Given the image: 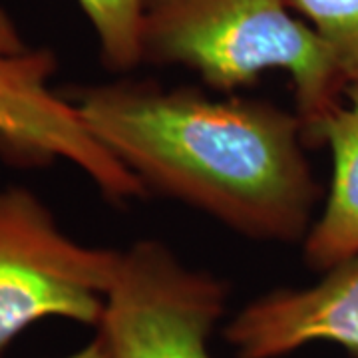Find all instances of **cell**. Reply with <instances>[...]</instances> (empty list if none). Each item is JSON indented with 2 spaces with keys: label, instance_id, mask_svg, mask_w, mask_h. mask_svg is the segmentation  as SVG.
Instances as JSON below:
<instances>
[{
  "label": "cell",
  "instance_id": "6da1fadb",
  "mask_svg": "<svg viewBox=\"0 0 358 358\" xmlns=\"http://www.w3.org/2000/svg\"><path fill=\"white\" fill-rule=\"evenodd\" d=\"M90 131L150 193L265 243H303L319 183L296 112L145 78L74 88Z\"/></svg>",
  "mask_w": 358,
  "mask_h": 358
},
{
  "label": "cell",
  "instance_id": "7a4b0ae2",
  "mask_svg": "<svg viewBox=\"0 0 358 358\" xmlns=\"http://www.w3.org/2000/svg\"><path fill=\"white\" fill-rule=\"evenodd\" d=\"M140 56L143 66H183L221 94L281 70L291 78L310 148L348 86L331 48L291 0H141Z\"/></svg>",
  "mask_w": 358,
  "mask_h": 358
},
{
  "label": "cell",
  "instance_id": "3957f363",
  "mask_svg": "<svg viewBox=\"0 0 358 358\" xmlns=\"http://www.w3.org/2000/svg\"><path fill=\"white\" fill-rule=\"evenodd\" d=\"M117 261L70 237L32 189L0 187V357L38 320L98 327Z\"/></svg>",
  "mask_w": 358,
  "mask_h": 358
},
{
  "label": "cell",
  "instance_id": "277c9868",
  "mask_svg": "<svg viewBox=\"0 0 358 358\" xmlns=\"http://www.w3.org/2000/svg\"><path fill=\"white\" fill-rule=\"evenodd\" d=\"M219 277L185 265L157 239L120 251L98 324L108 358H213L209 336L227 307Z\"/></svg>",
  "mask_w": 358,
  "mask_h": 358
},
{
  "label": "cell",
  "instance_id": "5b68a950",
  "mask_svg": "<svg viewBox=\"0 0 358 358\" xmlns=\"http://www.w3.org/2000/svg\"><path fill=\"white\" fill-rule=\"evenodd\" d=\"M56 68L50 48L0 52V154L30 166L66 159L112 203L148 197L140 179L90 131L74 102L52 88Z\"/></svg>",
  "mask_w": 358,
  "mask_h": 358
},
{
  "label": "cell",
  "instance_id": "8992f818",
  "mask_svg": "<svg viewBox=\"0 0 358 358\" xmlns=\"http://www.w3.org/2000/svg\"><path fill=\"white\" fill-rule=\"evenodd\" d=\"M225 338L237 358H281L310 343H334L358 358V257L305 289H277L243 307Z\"/></svg>",
  "mask_w": 358,
  "mask_h": 358
},
{
  "label": "cell",
  "instance_id": "52a82bcc",
  "mask_svg": "<svg viewBox=\"0 0 358 358\" xmlns=\"http://www.w3.org/2000/svg\"><path fill=\"white\" fill-rule=\"evenodd\" d=\"M315 145L331 150L333 179L322 213L301 245L308 267L324 273L358 257V86H346L343 102L317 129Z\"/></svg>",
  "mask_w": 358,
  "mask_h": 358
},
{
  "label": "cell",
  "instance_id": "ba28073f",
  "mask_svg": "<svg viewBox=\"0 0 358 358\" xmlns=\"http://www.w3.org/2000/svg\"><path fill=\"white\" fill-rule=\"evenodd\" d=\"M98 40L102 64L115 74L141 66V0H78Z\"/></svg>",
  "mask_w": 358,
  "mask_h": 358
},
{
  "label": "cell",
  "instance_id": "9c48e42d",
  "mask_svg": "<svg viewBox=\"0 0 358 358\" xmlns=\"http://www.w3.org/2000/svg\"><path fill=\"white\" fill-rule=\"evenodd\" d=\"M333 52L348 86H358V0H291Z\"/></svg>",
  "mask_w": 358,
  "mask_h": 358
},
{
  "label": "cell",
  "instance_id": "30bf717a",
  "mask_svg": "<svg viewBox=\"0 0 358 358\" xmlns=\"http://www.w3.org/2000/svg\"><path fill=\"white\" fill-rule=\"evenodd\" d=\"M26 48L28 44L16 20L0 6V52H22Z\"/></svg>",
  "mask_w": 358,
  "mask_h": 358
},
{
  "label": "cell",
  "instance_id": "8fae6325",
  "mask_svg": "<svg viewBox=\"0 0 358 358\" xmlns=\"http://www.w3.org/2000/svg\"><path fill=\"white\" fill-rule=\"evenodd\" d=\"M60 358H108V355H106L103 341L100 338V334H98L94 341H90L88 345L82 346V348H78L76 352L66 355V357H60Z\"/></svg>",
  "mask_w": 358,
  "mask_h": 358
}]
</instances>
